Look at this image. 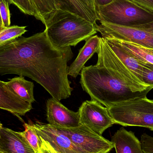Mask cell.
<instances>
[{
    "label": "cell",
    "instance_id": "cell-1",
    "mask_svg": "<svg viewBox=\"0 0 153 153\" xmlns=\"http://www.w3.org/2000/svg\"><path fill=\"white\" fill-rule=\"evenodd\" d=\"M98 61L81 71L83 90L107 108L120 102L144 97L153 89L141 81L114 54L101 38Z\"/></svg>",
    "mask_w": 153,
    "mask_h": 153
},
{
    "label": "cell",
    "instance_id": "cell-2",
    "mask_svg": "<svg viewBox=\"0 0 153 153\" xmlns=\"http://www.w3.org/2000/svg\"><path fill=\"white\" fill-rule=\"evenodd\" d=\"M45 31L52 45L58 48L75 46L97 32L96 25L67 11L56 10L47 21Z\"/></svg>",
    "mask_w": 153,
    "mask_h": 153
},
{
    "label": "cell",
    "instance_id": "cell-3",
    "mask_svg": "<svg viewBox=\"0 0 153 153\" xmlns=\"http://www.w3.org/2000/svg\"><path fill=\"white\" fill-rule=\"evenodd\" d=\"M96 13L99 21L125 27L153 22V13L129 0H114L104 6H98Z\"/></svg>",
    "mask_w": 153,
    "mask_h": 153
},
{
    "label": "cell",
    "instance_id": "cell-4",
    "mask_svg": "<svg viewBox=\"0 0 153 153\" xmlns=\"http://www.w3.org/2000/svg\"><path fill=\"white\" fill-rule=\"evenodd\" d=\"M108 108L115 124L141 127L153 131V100L146 96L117 103Z\"/></svg>",
    "mask_w": 153,
    "mask_h": 153
},
{
    "label": "cell",
    "instance_id": "cell-5",
    "mask_svg": "<svg viewBox=\"0 0 153 153\" xmlns=\"http://www.w3.org/2000/svg\"><path fill=\"white\" fill-rule=\"evenodd\" d=\"M99 22L96 25V30L103 38L129 42L153 49V22L131 27Z\"/></svg>",
    "mask_w": 153,
    "mask_h": 153
},
{
    "label": "cell",
    "instance_id": "cell-6",
    "mask_svg": "<svg viewBox=\"0 0 153 153\" xmlns=\"http://www.w3.org/2000/svg\"><path fill=\"white\" fill-rule=\"evenodd\" d=\"M58 128L85 153H108L114 148L111 141L82 125L73 128Z\"/></svg>",
    "mask_w": 153,
    "mask_h": 153
},
{
    "label": "cell",
    "instance_id": "cell-7",
    "mask_svg": "<svg viewBox=\"0 0 153 153\" xmlns=\"http://www.w3.org/2000/svg\"><path fill=\"white\" fill-rule=\"evenodd\" d=\"M78 111L81 125L100 135L115 124L110 115L108 108L95 101H85Z\"/></svg>",
    "mask_w": 153,
    "mask_h": 153
},
{
    "label": "cell",
    "instance_id": "cell-8",
    "mask_svg": "<svg viewBox=\"0 0 153 153\" xmlns=\"http://www.w3.org/2000/svg\"><path fill=\"white\" fill-rule=\"evenodd\" d=\"M33 124L38 134L57 153H85L76 146L60 128L37 122Z\"/></svg>",
    "mask_w": 153,
    "mask_h": 153
},
{
    "label": "cell",
    "instance_id": "cell-9",
    "mask_svg": "<svg viewBox=\"0 0 153 153\" xmlns=\"http://www.w3.org/2000/svg\"><path fill=\"white\" fill-rule=\"evenodd\" d=\"M47 120L48 124L56 127L73 128L81 126L79 112L67 108L60 101L54 98L47 102Z\"/></svg>",
    "mask_w": 153,
    "mask_h": 153
},
{
    "label": "cell",
    "instance_id": "cell-10",
    "mask_svg": "<svg viewBox=\"0 0 153 153\" xmlns=\"http://www.w3.org/2000/svg\"><path fill=\"white\" fill-rule=\"evenodd\" d=\"M0 109L12 113L21 118L32 109V103L20 98L6 85V82L0 81Z\"/></svg>",
    "mask_w": 153,
    "mask_h": 153
},
{
    "label": "cell",
    "instance_id": "cell-11",
    "mask_svg": "<svg viewBox=\"0 0 153 153\" xmlns=\"http://www.w3.org/2000/svg\"><path fill=\"white\" fill-rule=\"evenodd\" d=\"M0 151L3 153H36L21 132L3 127L1 129Z\"/></svg>",
    "mask_w": 153,
    "mask_h": 153
},
{
    "label": "cell",
    "instance_id": "cell-12",
    "mask_svg": "<svg viewBox=\"0 0 153 153\" xmlns=\"http://www.w3.org/2000/svg\"><path fill=\"white\" fill-rule=\"evenodd\" d=\"M103 39L114 54L142 81L141 80L142 72L146 63L143 62L128 51L117 40L112 39Z\"/></svg>",
    "mask_w": 153,
    "mask_h": 153
},
{
    "label": "cell",
    "instance_id": "cell-13",
    "mask_svg": "<svg viewBox=\"0 0 153 153\" xmlns=\"http://www.w3.org/2000/svg\"><path fill=\"white\" fill-rule=\"evenodd\" d=\"M101 38L96 35L85 40V44L79 50L77 57L69 67L68 76L76 78L80 75L86 62L98 52Z\"/></svg>",
    "mask_w": 153,
    "mask_h": 153
},
{
    "label": "cell",
    "instance_id": "cell-14",
    "mask_svg": "<svg viewBox=\"0 0 153 153\" xmlns=\"http://www.w3.org/2000/svg\"><path fill=\"white\" fill-rule=\"evenodd\" d=\"M117 153H144L142 143L134 133L124 128H120L111 138Z\"/></svg>",
    "mask_w": 153,
    "mask_h": 153
},
{
    "label": "cell",
    "instance_id": "cell-15",
    "mask_svg": "<svg viewBox=\"0 0 153 153\" xmlns=\"http://www.w3.org/2000/svg\"><path fill=\"white\" fill-rule=\"evenodd\" d=\"M6 85L20 98L30 103L35 102L34 96V85L32 82L27 81L24 76H20L9 79Z\"/></svg>",
    "mask_w": 153,
    "mask_h": 153
},
{
    "label": "cell",
    "instance_id": "cell-16",
    "mask_svg": "<svg viewBox=\"0 0 153 153\" xmlns=\"http://www.w3.org/2000/svg\"><path fill=\"white\" fill-rule=\"evenodd\" d=\"M57 10L67 11L76 14L82 18L97 25V22L94 20L88 10L85 8L81 0H54Z\"/></svg>",
    "mask_w": 153,
    "mask_h": 153
},
{
    "label": "cell",
    "instance_id": "cell-17",
    "mask_svg": "<svg viewBox=\"0 0 153 153\" xmlns=\"http://www.w3.org/2000/svg\"><path fill=\"white\" fill-rule=\"evenodd\" d=\"M36 11V19L45 25L51 15L57 10L54 0H29Z\"/></svg>",
    "mask_w": 153,
    "mask_h": 153
},
{
    "label": "cell",
    "instance_id": "cell-18",
    "mask_svg": "<svg viewBox=\"0 0 153 153\" xmlns=\"http://www.w3.org/2000/svg\"><path fill=\"white\" fill-rule=\"evenodd\" d=\"M117 41L135 56L146 63L153 65V48H147L129 42Z\"/></svg>",
    "mask_w": 153,
    "mask_h": 153
},
{
    "label": "cell",
    "instance_id": "cell-19",
    "mask_svg": "<svg viewBox=\"0 0 153 153\" xmlns=\"http://www.w3.org/2000/svg\"><path fill=\"white\" fill-rule=\"evenodd\" d=\"M26 27L14 25L4 28L0 30V45L20 37L27 32Z\"/></svg>",
    "mask_w": 153,
    "mask_h": 153
},
{
    "label": "cell",
    "instance_id": "cell-20",
    "mask_svg": "<svg viewBox=\"0 0 153 153\" xmlns=\"http://www.w3.org/2000/svg\"><path fill=\"white\" fill-rule=\"evenodd\" d=\"M25 131L21 132L30 144L36 153L38 152L42 144V139L39 136L33 124L25 123L24 125Z\"/></svg>",
    "mask_w": 153,
    "mask_h": 153
},
{
    "label": "cell",
    "instance_id": "cell-21",
    "mask_svg": "<svg viewBox=\"0 0 153 153\" xmlns=\"http://www.w3.org/2000/svg\"><path fill=\"white\" fill-rule=\"evenodd\" d=\"M10 4L15 5L23 13L36 17V11L29 0H8Z\"/></svg>",
    "mask_w": 153,
    "mask_h": 153
},
{
    "label": "cell",
    "instance_id": "cell-22",
    "mask_svg": "<svg viewBox=\"0 0 153 153\" xmlns=\"http://www.w3.org/2000/svg\"><path fill=\"white\" fill-rule=\"evenodd\" d=\"M8 0H0V15L3 28L10 26L11 14Z\"/></svg>",
    "mask_w": 153,
    "mask_h": 153
},
{
    "label": "cell",
    "instance_id": "cell-23",
    "mask_svg": "<svg viewBox=\"0 0 153 153\" xmlns=\"http://www.w3.org/2000/svg\"><path fill=\"white\" fill-rule=\"evenodd\" d=\"M141 80L148 85H153V65L146 63L143 69Z\"/></svg>",
    "mask_w": 153,
    "mask_h": 153
},
{
    "label": "cell",
    "instance_id": "cell-24",
    "mask_svg": "<svg viewBox=\"0 0 153 153\" xmlns=\"http://www.w3.org/2000/svg\"><path fill=\"white\" fill-rule=\"evenodd\" d=\"M142 148L144 153H153V137L146 133L141 136Z\"/></svg>",
    "mask_w": 153,
    "mask_h": 153
},
{
    "label": "cell",
    "instance_id": "cell-25",
    "mask_svg": "<svg viewBox=\"0 0 153 153\" xmlns=\"http://www.w3.org/2000/svg\"><path fill=\"white\" fill-rule=\"evenodd\" d=\"M95 21H98L95 0H81Z\"/></svg>",
    "mask_w": 153,
    "mask_h": 153
},
{
    "label": "cell",
    "instance_id": "cell-26",
    "mask_svg": "<svg viewBox=\"0 0 153 153\" xmlns=\"http://www.w3.org/2000/svg\"><path fill=\"white\" fill-rule=\"evenodd\" d=\"M140 7L153 13V0H129Z\"/></svg>",
    "mask_w": 153,
    "mask_h": 153
},
{
    "label": "cell",
    "instance_id": "cell-27",
    "mask_svg": "<svg viewBox=\"0 0 153 153\" xmlns=\"http://www.w3.org/2000/svg\"><path fill=\"white\" fill-rule=\"evenodd\" d=\"M42 139V138H41ZM36 153H57L52 146L45 140L42 139V144L38 152Z\"/></svg>",
    "mask_w": 153,
    "mask_h": 153
},
{
    "label": "cell",
    "instance_id": "cell-28",
    "mask_svg": "<svg viewBox=\"0 0 153 153\" xmlns=\"http://www.w3.org/2000/svg\"><path fill=\"white\" fill-rule=\"evenodd\" d=\"M113 1L114 0H95L96 8L98 6H104Z\"/></svg>",
    "mask_w": 153,
    "mask_h": 153
},
{
    "label": "cell",
    "instance_id": "cell-29",
    "mask_svg": "<svg viewBox=\"0 0 153 153\" xmlns=\"http://www.w3.org/2000/svg\"><path fill=\"white\" fill-rule=\"evenodd\" d=\"M3 28H4L3 27L1 19V15H0V30L2 29Z\"/></svg>",
    "mask_w": 153,
    "mask_h": 153
},
{
    "label": "cell",
    "instance_id": "cell-30",
    "mask_svg": "<svg viewBox=\"0 0 153 153\" xmlns=\"http://www.w3.org/2000/svg\"><path fill=\"white\" fill-rule=\"evenodd\" d=\"M3 127V125L1 123V122H0V137H1V129Z\"/></svg>",
    "mask_w": 153,
    "mask_h": 153
},
{
    "label": "cell",
    "instance_id": "cell-31",
    "mask_svg": "<svg viewBox=\"0 0 153 153\" xmlns=\"http://www.w3.org/2000/svg\"><path fill=\"white\" fill-rule=\"evenodd\" d=\"M0 153H3L2 152H1V151H0Z\"/></svg>",
    "mask_w": 153,
    "mask_h": 153
}]
</instances>
